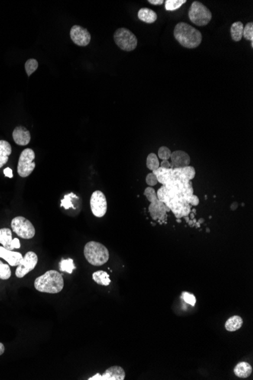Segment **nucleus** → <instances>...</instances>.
<instances>
[{"instance_id": "f257e3e1", "label": "nucleus", "mask_w": 253, "mask_h": 380, "mask_svg": "<svg viewBox=\"0 0 253 380\" xmlns=\"http://www.w3.org/2000/svg\"><path fill=\"white\" fill-rule=\"evenodd\" d=\"M173 36L185 48L195 49L202 43V35L200 31L185 22H179L175 26Z\"/></svg>"}, {"instance_id": "f03ea898", "label": "nucleus", "mask_w": 253, "mask_h": 380, "mask_svg": "<svg viewBox=\"0 0 253 380\" xmlns=\"http://www.w3.org/2000/svg\"><path fill=\"white\" fill-rule=\"evenodd\" d=\"M34 287L40 292L57 294L64 287V280L59 272L49 270L36 279Z\"/></svg>"}, {"instance_id": "7ed1b4c3", "label": "nucleus", "mask_w": 253, "mask_h": 380, "mask_svg": "<svg viewBox=\"0 0 253 380\" xmlns=\"http://www.w3.org/2000/svg\"><path fill=\"white\" fill-rule=\"evenodd\" d=\"M85 258L91 265L100 267L108 262L109 252L105 245L96 241H89L84 246Z\"/></svg>"}, {"instance_id": "20e7f679", "label": "nucleus", "mask_w": 253, "mask_h": 380, "mask_svg": "<svg viewBox=\"0 0 253 380\" xmlns=\"http://www.w3.org/2000/svg\"><path fill=\"white\" fill-rule=\"evenodd\" d=\"M189 20L197 26L207 25L212 18L210 10L202 2L194 1L188 11Z\"/></svg>"}, {"instance_id": "39448f33", "label": "nucleus", "mask_w": 253, "mask_h": 380, "mask_svg": "<svg viewBox=\"0 0 253 380\" xmlns=\"http://www.w3.org/2000/svg\"><path fill=\"white\" fill-rule=\"evenodd\" d=\"M114 40L121 50L128 52L135 50L138 43L135 34L124 27L118 28L115 31L114 34Z\"/></svg>"}, {"instance_id": "423d86ee", "label": "nucleus", "mask_w": 253, "mask_h": 380, "mask_svg": "<svg viewBox=\"0 0 253 380\" xmlns=\"http://www.w3.org/2000/svg\"><path fill=\"white\" fill-rule=\"evenodd\" d=\"M11 229L13 232L24 239H31L35 235L36 231L34 225L28 219L23 216H17L11 220Z\"/></svg>"}, {"instance_id": "0eeeda50", "label": "nucleus", "mask_w": 253, "mask_h": 380, "mask_svg": "<svg viewBox=\"0 0 253 380\" xmlns=\"http://www.w3.org/2000/svg\"><path fill=\"white\" fill-rule=\"evenodd\" d=\"M34 159L35 153L32 149L27 148L21 152L18 163V173L21 177H27L33 173L36 166Z\"/></svg>"}, {"instance_id": "6e6552de", "label": "nucleus", "mask_w": 253, "mask_h": 380, "mask_svg": "<svg viewBox=\"0 0 253 380\" xmlns=\"http://www.w3.org/2000/svg\"><path fill=\"white\" fill-rule=\"evenodd\" d=\"M90 208L92 214L96 217H103L106 213V197L100 190H96L91 195Z\"/></svg>"}, {"instance_id": "1a4fd4ad", "label": "nucleus", "mask_w": 253, "mask_h": 380, "mask_svg": "<svg viewBox=\"0 0 253 380\" xmlns=\"http://www.w3.org/2000/svg\"><path fill=\"white\" fill-rule=\"evenodd\" d=\"M37 262H38V257L37 254L33 251H28L25 256L23 257V259L17 267L15 276L18 278H23L24 276L27 275V273L34 270Z\"/></svg>"}, {"instance_id": "9d476101", "label": "nucleus", "mask_w": 253, "mask_h": 380, "mask_svg": "<svg viewBox=\"0 0 253 380\" xmlns=\"http://www.w3.org/2000/svg\"><path fill=\"white\" fill-rule=\"evenodd\" d=\"M70 37L72 41L79 47H86L90 43V34L87 29L80 25H74L71 28Z\"/></svg>"}, {"instance_id": "9b49d317", "label": "nucleus", "mask_w": 253, "mask_h": 380, "mask_svg": "<svg viewBox=\"0 0 253 380\" xmlns=\"http://www.w3.org/2000/svg\"><path fill=\"white\" fill-rule=\"evenodd\" d=\"M149 211L154 220H158L160 223L163 224L166 222L167 219V212H169L170 209L164 203L158 200L150 203Z\"/></svg>"}, {"instance_id": "f8f14e48", "label": "nucleus", "mask_w": 253, "mask_h": 380, "mask_svg": "<svg viewBox=\"0 0 253 380\" xmlns=\"http://www.w3.org/2000/svg\"><path fill=\"white\" fill-rule=\"evenodd\" d=\"M125 371L121 367L113 366L105 371L103 375L97 374L88 379L89 380H124Z\"/></svg>"}, {"instance_id": "ddd939ff", "label": "nucleus", "mask_w": 253, "mask_h": 380, "mask_svg": "<svg viewBox=\"0 0 253 380\" xmlns=\"http://www.w3.org/2000/svg\"><path fill=\"white\" fill-rule=\"evenodd\" d=\"M170 168H184L186 166H189L190 163V157L189 154L183 150H176V151L171 153L170 156Z\"/></svg>"}, {"instance_id": "4468645a", "label": "nucleus", "mask_w": 253, "mask_h": 380, "mask_svg": "<svg viewBox=\"0 0 253 380\" xmlns=\"http://www.w3.org/2000/svg\"><path fill=\"white\" fill-rule=\"evenodd\" d=\"M0 258L5 260L11 267H18L23 259V256L21 253L9 251L0 246Z\"/></svg>"}, {"instance_id": "2eb2a0df", "label": "nucleus", "mask_w": 253, "mask_h": 380, "mask_svg": "<svg viewBox=\"0 0 253 380\" xmlns=\"http://www.w3.org/2000/svg\"><path fill=\"white\" fill-rule=\"evenodd\" d=\"M12 137L15 144L19 146L27 145L31 139L30 131L23 126H18L14 128Z\"/></svg>"}, {"instance_id": "dca6fc26", "label": "nucleus", "mask_w": 253, "mask_h": 380, "mask_svg": "<svg viewBox=\"0 0 253 380\" xmlns=\"http://www.w3.org/2000/svg\"><path fill=\"white\" fill-rule=\"evenodd\" d=\"M173 175L174 177L180 179L185 183H189L196 176V170L193 166H186L184 168L173 169Z\"/></svg>"}, {"instance_id": "f3484780", "label": "nucleus", "mask_w": 253, "mask_h": 380, "mask_svg": "<svg viewBox=\"0 0 253 380\" xmlns=\"http://www.w3.org/2000/svg\"><path fill=\"white\" fill-rule=\"evenodd\" d=\"M192 184L191 182H189V183H185V182H182L180 179H177L174 176H172L171 179L166 183V187L169 189L170 191L174 194H180L183 193L190 185Z\"/></svg>"}, {"instance_id": "a211bd4d", "label": "nucleus", "mask_w": 253, "mask_h": 380, "mask_svg": "<svg viewBox=\"0 0 253 380\" xmlns=\"http://www.w3.org/2000/svg\"><path fill=\"white\" fill-rule=\"evenodd\" d=\"M138 18L140 21L147 24H153L156 22L158 18L156 11L148 8H142L138 11Z\"/></svg>"}, {"instance_id": "6ab92c4d", "label": "nucleus", "mask_w": 253, "mask_h": 380, "mask_svg": "<svg viewBox=\"0 0 253 380\" xmlns=\"http://www.w3.org/2000/svg\"><path fill=\"white\" fill-rule=\"evenodd\" d=\"M12 232L10 229L8 228H3L0 229V244L5 249L13 251L14 248L12 247Z\"/></svg>"}, {"instance_id": "aec40b11", "label": "nucleus", "mask_w": 253, "mask_h": 380, "mask_svg": "<svg viewBox=\"0 0 253 380\" xmlns=\"http://www.w3.org/2000/svg\"><path fill=\"white\" fill-rule=\"evenodd\" d=\"M234 374L239 378L246 379L248 378L252 373H253V368L249 363L240 362L237 364V366L234 368Z\"/></svg>"}, {"instance_id": "412c9836", "label": "nucleus", "mask_w": 253, "mask_h": 380, "mask_svg": "<svg viewBox=\"0 0 253 380\" xmlns=\"http://www.w3.org/2000/svg\"><path fill=\"white\" fill-rule=\"evenodd\" d=\"M11 154V147L8 141H0V168L8 163V157Z\"/></svg>"}, {"instance_id": "4be33fe9", "label": "nucleus", "mask_w": 253, "mask_h": 380, "mask_svg": "<svg viewBox=\"0 0 253 380\" xmlns=\"http://www.w3.org/2000/svg\"><path fill=\"white\" fill-rule=\"evenodd\" d=\"M153 173L157 177L158 182L163 186H166V183L173 176V169H164L163 167H160L158 170L153 171Z\"/></svg>"}, {"instance_id": "5701e85b", "label": "nucleus", "mask_w": 253, "mask_h": 380, "mask_svg": "<svg viewBox=\"0 0 253 380\" xmlns=\"http://www.w3.org/2000/svg\"><path fill=\"white\" fill-rule=\"evenodd\" d=\"M244 320L239 316H233L230 317L225 323V329L228 332H235L242 327Z\"/></svg>"}, {"instance_id": "b1692460", "label": "nucleus", "mask_w": 253, "mask_h": 380, "mask_svg": "<svg viewBox=\"0 0 253 380\" xmlns=\"http://www.w3.org/2000/svg\"><path fill=\"white\" fill-rule=\"evenodd\" d=\"M244 27V24L241 21H237L231 25V35L234 41L239 42L242 40Z\"/></svg>"}, {"instance_id": "393cba45", "label": "nucleus", "mask_w": 253, "mask_h": 380, "mask_svg": "<svg viewBox=\"0 0 253 380\" xmlns=\"http://www.w3.org/2000/svg\"><path fill=\"white\" fill-rule=\"evenodd\" d=\"M92 280L95 283H97L98 285H100L108 286L111 283L109 275L103 270L95 272L92 274Z\"/></svg>"}, {"instance_id": "a878e982", "label": "nucleus", "mask_w": 253, "mask_h": 380, "mask_svg": "<svg viewBox=\"0 0 253 380\" xmlns=\"http://www.w3.org/2000/svg\"><path fill=\"white\" fill-rule=\"evenodd\" d=\"M147 168L151 170L152 172L160 168V163L159 160H158V157L156 154H153V153L149 154L147 158Z\"/></svg>"}, {"instance_id": "bb28decb", "label": "nucleus", "mask_w": 253, "mask_h": 380, "mask_svg": "<svg viewBox=\"0 0 253 380\" xmlns=\"http://www.w3.org/2000/svg\"><path fill=\"white\" fill-rule=\"evenodd\" d=\"M186 2V0H166L165 2V6L167 11H175Z\"/></svg>"}, {"instance_id": "cd10ccee", "label": "nucleus", "mask_w": 253, "mask_h": 380, "mask_svg": "<svg viewBox=\"0 0 253 380\" xmlns=\"http://www.w3.org/2000/svg\"><path fill=\"white\" fill-rule=\"evenodd\" d=\"M60 268L62 272L72 274L73 270H75V265L72 259H62L60 263Z\"/></svg>"}, {"instance_id": "c85d7f7f", "label": "nucleus", "mask_w": 253, "mask_h": 380, "mask_svg": "<svg viewBox=\"0 0 253 380\" xmlns=\"http://www.w3.org/2000/svg\"><path fill=\"white\" fill-rule=\"evenodd\" d=\"M78 198V196L74 193H70L69 194H66L64 196V198L61 200V206L64 207L66 209H70V208H75V206L73 204V199Z\"/></svg>"}, {"instance_id": "c756f323", "label": "nucleus", "mask_w": 253, "mask_h": 380, "mask_svg": "<svg viewBox=\"0 0 253 380\" xmlns=\"http://www.w3.org/2000/svg\"><path fill=\"white\" fill-rule=\"evenodd\" d=\"M24 68H25L27 75H28V76H30V75H32V74L34 73V72H36L37 69H38V62L34 59H28L25 63Z\"/></svg>"}, {"instance_id": "7c9ffc66", "label": "nucleus", "mask_w": 253, "mask_h": 380, "mask_svg": "<svg viewBox=\"0 0 253 380\" xmlns=\"http://www.w3.org/2000/svg\"><path fill=\"white\" fill-rule=\"evenodd\" d=\"M11 276V272L9 266L0 261V280H8Z\"/></svg>"}, {"instance_id": "2f4dec72", "label": "nucleus", "mask_w": 253, "mask_h": 380, "mask_svg": "<svg viewBox=\"0 0 253 380\" xmlns=\"http://www.w3.org/2000/svg\"><path fill=\"white\" fill-rule=\"evenodd\" d=\"M243 37L247 40L252 42V47H253V23H247V25L244 27Z\"/></svg>"}, {"instance_id": "473e14b6", "label": "nucleus", "mask_w": 253, "mask_h": 380, "mask_svg": "<svg viewBox=\"0 0 253 380\" xmlns=\"http://www.w3.org/2000/svg\"><path fill=\"white\" fill-rule=\"evenodd\" d=\"M144 195H145L147 200H148L150 203H153V202L158 200L157 193H156V190H155V189H153V188H147V189H145V190H144Z\"/></svg>"}, {"instance_id": "72a5a7b5", "label": "nucleus", "mask_w": 253, "mask_h": 380, "mask_svg": "<svg viewBox=\"0 0 253 380\" xmlns=\"http://www.w3.org/2000/svg\"><path fill=\"white\" fill-rule=\"evenodd\" d=\"M158 156L163 160H169L171 156V151L167 147H161L158 151Z\"/></svg>"}, {"instance_id": "f704fd0d", "label": "nucleus", "mask_w": 253, "mask_h": 380, "mask_svg": "<svg viewBox=\"0 0 253 380\" xmlns=\"http://www.w3.org/2000/svg\"><path fill=\"white\" fill-rule=\"evenodd\" d=\"M182 297H183V300L190 305L194 306L196 304V297L193 294L184 291V292L182 293Z\"/></svg>"}, {"instance_id": "c9c22d12", "label": "nucleus", "mask_w": 253, "mask_h": 380, "mask_svg": "<svg viewBox=\"0 0 253 380\" xmlns=\"http://www.w3.org/2000/svg\"><path fill=\"white\" fill-rule=\"evenodd\" d=\"M146 182L150 187L156 186L158 184L157 177L153 173H149L146 177Z\"/></svg>"}, {"instance_id": "e433bc0d", "label": "nucleus", "mask_w": 253, "mask_h": 380, "mask_svg": "<svg viewBox=\"0 0 253 380\" xmlns=\"http://www.w3.org/2000/svg\"><path fill=\"white\" fill-rule=\"evenodd\" d=\"M188 203H189V204L192 205V206H197L199 203V198H198V196H196V195L193 194V196L189 199V200H188Z\"/></svg>"}, {"instance_id": "4c0bfd02", "label": "nucleus", "mask_w": 253, "mask_h": 380, "mask_svg": "<svg viewBox=\"0 0 253 380\" xmlns=\"http://www.w3.org/2000/svg\"><path fill=\"white\" fill-rule=\"evenodd\" d=\"M12 247L14 249H19L21 248V244L18 238H15L12 241Z\"/></svg>"}, {"instance_id": "58836bf2", "label": "nucleus", "mask_w": 253, "mask_h": 380, "mask_svg": "<svg viewBox=\"0 0 253 380\" xmlns=\"http://www.w3.org/2000/svg\"><path fill=\"white\" fill-rule=\"evenodd\" d=\"M4 175H5L6 177L9 178V179H12L13 178V172L12 170H11V169L8 168V167H7V168H5V170H4L3 171Z\"/></svg>"}, {"instance_id": "ea45409f", "label": "nucleus", "mask_w": 253, "mask_h": 380, "mask_svg": "<svg viewBox=\"0 0 253 380\" xmlns=\"http://www.w3.org/2000/svg\"><path fill=\"white\" fill-rule=\"evenodd\" d=\"M160 167H163L164 169H171L170 168V163L169 160H163L161 164H160Z\"/></svg>"}, {"instance_id": "a19ab883", "label": "nucleus", "mask_w": 253, "mask_h": 380, "mask_svg": "<svg viewBox=\"0 0 253 380\" xmlns=\"http://www.w3.org/2000/svg\"><path fill=\"white\" fill-rule=\"evenodd\" d=\"M148 2L154 5H161L165 2L163 0H149Z\"/></svg>"}, {"instance_id": "79ce46f5", "label": "nucleus", "mask_w": 253, "mask_h": 380, "mask_svg": "<svg viewBox=\"0 0 253 380\" xmlns=\"http://www.w3.org/2000/svg\"><path fill=\"white\" fill-rule=\"evenodd\" d=\"M4 352H5V346L2 342H0V356L3 355Z\"/></svg>"}]
</instances>
